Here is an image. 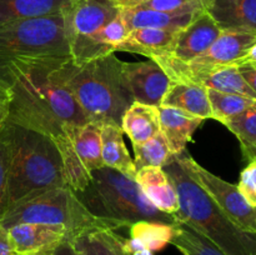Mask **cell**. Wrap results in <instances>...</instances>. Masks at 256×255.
Listing matches in <instances>:
<instances>
[{
  "instance_id": "14",
  "label": "cell",
  "mask_w": 256,
  "mask_h": 255,
  "mask_svg": "<svg viewBox=\"0 0 256 255\" xmlns=\"http://www.w3.org/2000/svg\"><path fill=\"white\" fill-rule=\"evenodd\" d=\"M135 182L146 199L160 212L174 215L179 210V198L172 180L162 168L145 166L136 172Z\"/></svg>"
},
{
  "instance_id": "16",
  "label": "cell",
  "mask_w": 256,
  "mask_h": 255,
  "mask_svg": "<svg viewBox=\"0 0 256 255\" xmlns=\"http://www.w3.org/2000/svg\"><path fill=\"white\" fill-rule=\"evenodd\" d=\"M119 10L128 30L132 32V30L142 29V28L182 29L204 9H184L166 12L138 6Z\"/></svg>"
},
{
  "instance_id": "5",
  "label": "cell",
  "mask_w": 256,
  "mask_h": 255,
  "mask_svg": "<svg viewBox=\"0 0 256 255\" xmlns=\"http://www.w3.org/2000/svg\"><path fill=\"white\" fill-rule=\"evenodd\" d=\"M76 196L95 216L116 220L126 228L138 222H176L146 199L134 179L106 166L92 172L89 185Z\"/></svg>"
},
{
  "instance_id": "24",
  "label": "cell",
  "mask_w": 256,
  "mask_h": 255,
  "mask_svg": "<svg viewBox=\"0 0 256 255\" xmlns=\"http://www.w3.org/2000/svg\"><path fill=\"white\" fill-rule=\"evenodd\" d=\"M122 239L116 230L99 229L84 232L68 242L86 255H129Z\"/></svg>"
},
{
  "instance_id": "41",
  "label": "cell",
  "mask_w": 256,
  "mask_h": 255,
  "mask_svg": "<svg viewBox=\"0 0 256 255\" xmlns=\"http://www.w3.org/2000/svg\"><path fill=\"white\" fill-rule=\"evenodd\" d=\"M14 255H22V254H14ZM35 255H54V254H35Z\"/></svg>"
},
{
  "instance_id": "6",
  "label": "cell",
  "mask_w": 256,
  "mask_h": 255,
  "mask_svg": "<svg viewBox=\"0 0 256 255\" xmlns=\"http://www.w3.org/2000/svg\"><path fill=\"white\" fill-rule=\"evenodd\" d=\"M22 222L62 228L69 236L68 242L92 230L126 228L116 220L102 219L92 214L70 186L52 188L12 205L0 225L8 229Z\"/></svg>"
},
{
  "instance_id": "26",
  "label": "cell",
  "mask_w": 256,
  "mask_h": 255,
  "mask_svg": "<svg viewBox=\"0 0 256 255\" xmlns=\"http://www.w3.org/2000/svg\"><path fill=\"white\" fill-rule=\"evenodd\" d=\"M224 125L240 142L244 159L256 162V102Z\"/></svg>"
},
{
  "instance_id": "9",
  "label": "cell",
  "mask_w": 256,
  "mask_h": 255,
  "mask_svg": "<svg viewBox=\"0 0 256 255\" xmlns=\"http://www.w3.org/2000/svg\"><path fill=\"white\" fill-rule=\"evenodd\" d=\"M175 160L188 175L214 200L226 216L244 232L256 234V208L245 200L238 185L230 184L202 166L184 150Z\"/></svg>"
},
{
  "instance_id": "40",
  "label": "cell",
  "mask_w": 256,
  "mask_h": 255,
  "mask_svg": "<svg viewBox=\"0 0 256 255\" xmlns=\"http://www.w3.org/2000/svg\"><path fill=\"white\" fill-rule=\"evenodd\" d=\"M242 62H256V42L252 45V48L248 50L246 54L244 55V58H242L236 65L242 64Z\"/></svg>"
},
{
  "instance_id": "29",
  "label": "cell",
  "mask_w": 256,
  "mask_h": 255,
  "mask_svg": "<svg viewBox=\"0 0 256 255\" xmlns=\"http://www.w3.org/2000/svg\"><path fill=\"white\" fill-rule=\"evenodd\" d=\"M174 225L156 222H138L129 226L130 236L142 240L152 252H160L170 244L174 234Z\"/></svg>"
},
{
  "instance_id": "21",
  "label": "cell",
  "mask_w": 256,
  "mask_h": 255,
  "mask_svg": "<svg viewBox=\"0 0 256 255\" xmlns=\"http://www.w3.org/2000/svg\"><path fill=\"white\" fill-rule=\"evenodd\" d=\"M122 126L116 124L102 125V156L104 166L134 179L136 176L134 160L130 158L122 138Z\"/></svg>"
},
{
  "instance_id": "32",
  "label": "cell",
  "mask_w": 256,
  "mask_h": 255,
  "mask_svg": "<svg viewBox=\"0 0 256 255\" xmlns=\"http://www.w3.org/2000/svg\"><path fill=\"white\" fill-rule=\"evenodd\" d=\"M139 8L166 12L184 9H204L202 0H146Z\"/></svg>"
},
{
  "instance_id": "36",
  "label": "cell",
  "mask_w": 256,
  "mask_h": 255,
  "mask_svg": "<svg viewBox=\"0 0 256 255\" xmlns=\"http://www.w3.org/2000/svg\"><path fill=\"white\" fill-rule=\"evenodd\" d=\"M9 114V94L8 89L0 85V130L5 126Z\"/></svg>"
},
{
  "instance_id": "12",
  "label": "cell",
  "mask_w": 256,
  "mask_h": 255,
  "mask_svg": "<svg viewBox=\"0 0 256 255\" xmlns=\"http://www.w3.org/2000/svg\"><path fill=\"white\" fill-rule=\"evenodd\" d=\"M222 29L205 10H202L186 26L179 30L172 52L166 56L189 62L202 55L216 40Z\"/></svg>"
},
{
  "instance_id": "18",
  "label": "cell",
  "mask_w": 256,
  "mask_h": 255,
  "mask_svg": "<svg viewBox=\"0 0 256 255\" xmlns=\"http://www.w3.org/2000/svg\"><path fill=\"white\" fill-rule=\"evenodd\" d=\"M176 82H195L209 89L218 90L228 94H236L256 100L254 90L249 86L236 65H222L204 72L188 75Z\"/></svg>"
},
{
  "instance_id": "7",
  "label": "cell",
  "mask_w": 256,
  "mask_h": 255,
  "mask_svg": "<svg viewBox=\"0 0 256 255\" xmlns=\"http://www.w3.org/2000/svg\"><path fill=\"white\" fill-rule=\"evenodd\" d=\"M58 56H70L62 12L0 24V82L16 60Z\"/></svg>"
},
{
  "instance_id": "11",
  "label": "cell",
  "mask_w": 256,
  "mask_h": 255,
  "mask_svg": "<svg viewBox=\"0 0 256 255\" xmlns=\"http://www.w3.org/2000/svg\"><path fill=\"white\" fill-rule=\"evenodd\" d=\"M15 254H54L55 250L68 242L69 236L62 228L46 224L22 222L8 228Z\"/></svg>"
},
{
  "instance_id": "27",
  "label": "cell",
  "mask_w": 256,
  "mask_h": 255,
  "mask_svg": "<svg viewBox=\"0 0 256 255\" xmlns=\"http://www.w3.org/2000/svg\"><path fill=\"white\" fill-rule=\"evenodd\" d=\"M132 149H134L132 160L136 172L145 166L164 168L175 156L168 145L164 135L160 132L148 142L132 145Z\"/></svg>"
},
{
  "instance_id": "17",
  "label": "cell",
  "mask_w": 256,
  "mask_h": 255,
  "mask_svg": "<svg viewBox=\"0 0 256 255\" xmlns=\"http://www.w3.org/2000/svg\"><path fill=\"white\" fill-rule=\"evenodd\" d=\"M160 132L176 156L192 140V135L204 120L172 106H159Z\"/></svg>"
},
{
  "instance_id": "28",
  "label": "cell",
  "mask_w": 256,
  "mask_h": 255,
  "mask_svg": "<svg viewBox=\"0 0 256 255\" xmlns=\"http://www.w3.org/2000/svg\"><path fill=\"white\" fill-rule=\"evenodd\" d=\"M206 90L210 106H212V119L218 120L222 124H225L236 115L242 114L256 102V100L242 96V95L228 94V92H218L209 88H206Z\"/></svg>"
},
{
  "instance_id": "39",
  "label": "cell",
  "mask_w": 256,
  "mask_h": 255,
  "mask_svg": "<svg viewBox=\"0 0 256 255\" xmlns=\"http://www.w3.org/2000/svg\"><path fill=\"white\" fill-rule=\"evenodd\" d=\"M109 2L118 9H132V8L140 6L146 0H109Z\"/></svg>"
},
{
  "instance_id": "19",
  "label": "cell",
  "mask_w": 256,
  "mask_h": 255,
  "mask_svg": "<svg viewBox=\"0 0 256 255\" xmlns=\"http://www.w3.org/2000/svg\"><path fill=\"white\" fill-rule=\"evenodd\" d=\"M162 105L176 108L202 120L212 119L206 88L195 82H172Z\"/></svg>"
},
{
  "instance_id": "38",
  "label": "cell",
  "mask_w": 256,
  "mask_h": 255,
  "mask_svg": "<svg viewBox=\"0 0 256 255\" xmlns=\"http://www.w3.org/2000/svg\"><path fill=\"white\" fill-rule=\"evenodd\" d=\"M54 255H86V254H84L82 252L78 250L76 248L72 246L70 242H62V244L60 245L56 250H55Z\"/></svg>"
},
{
  "instance_id": "34",
  "label": "cell",
  "mask_w": 256,
  "mask_h": 255,
  "mask_svg": "<svg viewBox=\"0 0 256 255\" xmlns=\"http://www.w3.org/2000/svg\"><path fill=\"white\" fill-rule=\"evenodd\" d=\"M122 245H124V249L126 250L129 255H154V252L142 240L136 239V238L130 236L129 239L124 238Z\"/></svg>"
},
{
  "instance_id": "23",
  "label": "cell",
  "mask_w": 256,
  "mask_h": 255,
  "mask_svg": "<svg viewBox=\"0 0 256 255\" xmlns=\"http://www.w3.org/2000/svg\"><path fill=\"white\" fill-rule=\"evenodd\" d=\"M69 0H0V24L62 12Z\"/></svg>"
},
{
  "instance_id": "15",
  "label": "cell",
  "mask_w": 256,
  "mask_h": 255,
  "mask_svg": "<svg viewBox=\"0 0 256 255\" xmlns=\"http://www.w3.org/2000/svg\"><path fill=\"white\" fill-rule=\"evenodd\" d=\"M180 29L142 28L129 32L126 39L118 46L116 52H134L149 59L166 56L172 52Z\"/></svg>"
},
{
  "instance_id": "33",
  "label": "cell",
  "mask_w": 256,
  "mask_h": 255,
  "mask_svg": "<svg viewBox=\"0 0 256 255\" xmlns=\"http://www.w3.org/2000/svg\"><path fill=\"white\" fill-rule=\"evenodd\" d=\"M238 189L248 202L256 208V162H250L240 174Z\"/></svg>"
},
{
  "instance_id": "4",
  "label": "cell",
  "mask_w": 256,
  "mask_h": 255,
  "mask_svg": "<svg viewBox=\"0 0 256 255\" xmlns=\"http://www.w3.org/2000/svg\"><path fill=\"white\" fill-rule=\"evenodd\" d=\"M8 128L10 206L52 188L68 186L62 155L49 136L10 122Z\"/></svg>"
},
{
  "instance_id": "30",
  "label": "cell",
  "mask_w": 256,
  "mask_h": 255,
  "mask_svg": "<svg viewBox=\"0 0 256 255\" xmlns=\"http://www.w3.org/2000/svg\"><path fill=\"white\" fill-rule=\"evenodd\" d=\"M10 166V140L8 122L0 130V222L4 219L10 208L8 180Z\"/></svg>"
},
{
  "instance_id": "2",
  "label": "cell",
  "mask_w": 256,
  "mask_h": 255,
  "mask_svg": "<svg viewBox=\"0 0 256 255\" xmlns=\"http://www.w3.org/2000/svg\"><path fill=\"white\" fill-rule=\"evenodd\" d=\"M162 169L172 180L179 210L175 222L189 225L225 255H256V234L244 232L226 216L214 200L185 172L175 156Z\"/></svg>"
},
{
  "instance_id": "8",
  "label": "cell",
  "mask_w": 256,
  "mask_h": 255,
  "mask_svg": "<svg viewBox=\"0 0 256 255\" xmlns=\"http://www.w3.org/2000/svg\"><path fill=\"white\" fill-rule=\"evenodd\" d=\"M118 14L119 9L109 0H69L62 15L70 56L75 64L114 54L92 39Z\"/></svg>"
},
{
  "instance_id": "25",
  "label": "cell",
  "mask_w": 256,
  "mask_h": 255,
  "mask_svg": "<svg viewBox=\"0 0 256 255\" xmlns=\"http://www.w3.org/2000/svg\"><path fill=\"white\" fill-rule=\"evenodd\" d=\"M170 244L174 245L182 255H225L204 235L182 222L174 225Z\"/></svg>"
},
{
  "instance_id": "31",
  "label": "cell",
  "mask_w": 256,
  "mask_h": 255,
  "mask_svg": "<svg viewBox=\"0 0 256 255\" xmlns=\"http://www.w3.org/2000/svg\"><path fill=\"white\" fill-rule=\"evenodd\" d=\"M128 34H129V30L125 25L119 10V14L114 19L110 20L108 24H105L92 40L100 46L106 48L110 52H115L118 46L126 39Z\"/></svg>"
},
{
  "instance_id": "13",
  "label": "cell",
  "mask_w": 256,
  "mask_h": 255,
  "mask_svg": "<svg viewBox=\"0 0 256 255\" xmlns=\"http://www.w3.org/2000/svg\"><path fill=\"white\" fill-rule=\"evenodd\" d=\"M204 10L222 30H242L256 35V0H202Z\"/></svg>"
},
{
  "instance_id": "3",
  "label": "cell",
  "mask_w": 256,
  "mask_h": 255,
  "mask_svg": "<svg viewBox=\"0 0 256 255\" xmlns=\"http://www.w3.org/2000/svg\"><path fill=\"white\" fill-rule=\"evenodd\" d=\"M124 62L115 54L82 64L70 62L66 84L89 122L116 124L134 102L122 70Z\"/></svg>"
},
{
  "instance_id": "35",
  "label": "cell",
  "mask_w": 256,
  "mask_h": 255,
  "mask_svg": "<svg viewBox=\"0 0 256 255\" xmlns=\"http://www.w3.org/2000/svg\"><path fill=\"white\" fill-rule=\"evenodd\" d=\"M236 66L245 82L249 84V86L254 90L256 94V62H242Z\"/></svg>"
},
{
  "instance_id": "10",
  "label": "cell",
  "mask_w": 256,
  "mask_h": 255,
  "mask_svg": "<svg viewBox=\"0 0 256 255\" xmlns=\"http://www.w3.org/2000/svg\"><path fill=\"white\" fill-rule=\"evenodd\" d=\"M124 76L132 100L142 104L160 106L162 98L172 85V80L154 60L122 64Z\"/></svg>"
},
{
  "instance_id": "1",
  "label": "cell",
  "mask_w": 256,
  "mask_h": 255,
  "mask_svg": "<svg viewBox=\"0 0 256 255\" xmlns=\"http://www.w3.org/2000/svg\"><path fill=\"white\" fill-rule=\"evenodd\" d=\"M70 62L72 56L12 62L0 82L9 94L6 122L46 135L52 142L89 122L68 88Z\"/></svg>"
},
{
  "instance_id": "37",
  "label": "cell",
  "mask_w": 256,
  "mask_h": 255,
  "mask_svg": "<svg viewBox=\"0 0 256 255\" xmlns=\"http://www.w3.org/2000/svg\"><path fill=\"white\" fill-rule=\"evenodd\" d=\"M12 242L9 238V232L6 228L0 225V255H14Z\"/></svg>"
},
{
  "instance_id": "22",
  "label": "cell",
  "mask_w": 256,
  "mask_h": 255,
  "mask_svg": "<svg viewBox=\"0 0 256 255\" xmlns=\"http://www.w3.org/2000/svg\"><path fill=\"white\" fill-rule=\"evenodd\" d=\"M72 144L85 169L92 174L104 166L102 156V125L89 122L70 134Z\"/></svg>"
},
{
  "instance_id": "20",
  "label": "cell",
  "mask_w": 256,
  "mask_h": 255,
  "mask_svg": "<svg viewBox=\"0 0 256 255\" xmlns=\"http://www.w3.org/2000/svg\"><path fill=\"white\" fill-rule=\"evenodd\" d=\"M122 129L132 145L148 142L160 132L159 106L134 102L122 115Z\"/></svg>"
}]
</instances>
